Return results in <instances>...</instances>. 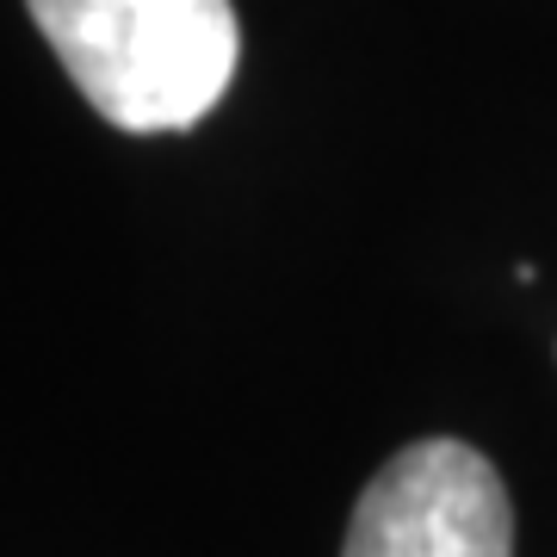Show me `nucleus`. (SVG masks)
<instances>
[{
    "mask_svg": "<svg viewBox=\"0 0 557 557\" xmlns=\"http://www.w3.org/2000/svg\"><path fill=\"white\" fill-rule=\"evenodd\" d=\"M81 100L131 137L193 131L242 62L230 0H25Z\"/></svg>",
    "mask_w": 557,
    "mask_h": 557,
    "instance_id": "1",
    "label": "nucleus"
},
{
    "mask_svg": "<svg viewBox=\"0 0 557 557\" xmlns=\"http://www.w3.org/2000/svg\"><path fill=\"white\" fill-rule=\"evenodd\" d=\"M341 557H515L496 465L465 440H416L366 483Z\"/></svg>",
    "mask_w": 557,
    "mask_h": 557,
    "instance_id": "2",
    "label": "nucleus"
}]
</instances>
